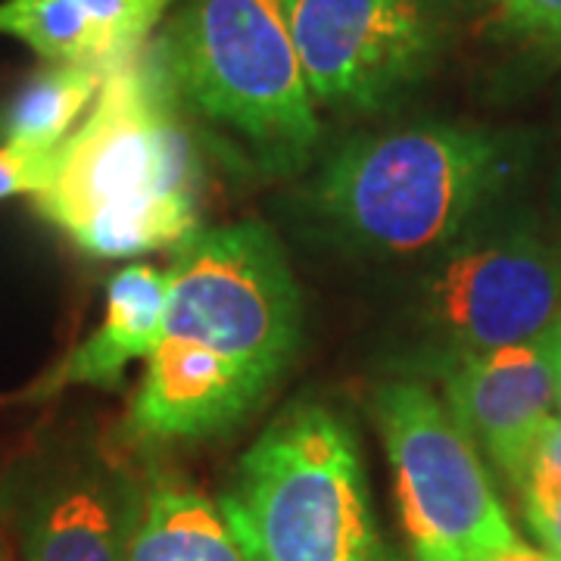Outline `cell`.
I'll use <instances>...</instances> for the list:
<instances>
[{"label":"cell","mask_w":561,"mask_h":561,"mask_svg":"<svg viewBox=\"0 0 561 561\" xmlns=\"http://www.w3.org/2000/svg\"><path fill=\"white\" fill-rule=\"evenodd\" d=\"M443 387L465 434L486 449L508 481L524 486L556 402L546 341L456 356Z\"/></svg>","instance_id":"9c48e42d"},{"label":"cell","mask_w":561,"mask_h":561,"mask_svg":"<svg viewBox=\"0 0 561 561\" xmlns=\"http://www.w3.org/2000/svg\"><path fill=\"white\" fill-rule=\"evenodd\" d=\"M0 35L22 41L44 62H81L110 72L84 0H3Z\"/></svg>","instance_id":"5bb4252c"},{"label":"cell","mask_w":561,"mask_h":561,"mask_svg":"<svg viewBox=\"0 0 561 561\" xmlns=\"http://www.w3.org/2000/svg\"><path fill=\"white\" fill-rule=\"evenodd\" d=\"M524 508L546 552L561 559V468L542 461L530 468L524 481Z\"/></svg>","instance_id":"e0dca14e"},{"label":"cell","mask_w":561,"mask_h":561,"mask_svg":"<svg viewBox=\"0 0 561 561\" xmlns=\"http://www.w3.org/2000/svg\"><path fill=\"white\" fill-rule=\"evenodd\" d=\"M169 297V272L147 262H131L106 284V312L79 346H72L41 378L25 400H50L66 387L116 390L131 362L150 359L162 334Z\"/></svg>","instance_id":"8fae6325"},{"label":"cell","mask_w":561,"mask_h":561,"mask_svg":"<svg viewBox=\"0 0 561 561\" xmlns=\"http://www.w3.org/2000/svg\"><path fill=\"white\" fill-rule=\"evenodd\" d=\"M502 175L500 138L459 125H412L346 140L306 197L343 247L419 256L461 238Z\"/></svg>","instance_id":"3957f363"},{"label":"cell","mask_w":561,"mask_h":561,"mask_svg":"<svg viewBox=\"0 0 561 561\" xmlns=\"http://www.w3.org/2000/svg\"><path fill=\"white\" fill-rule=\"evenodd\" d=\"M375 419L412 559L478 561L522 542L474 440L424 383L381 387Z\"/></svg>","instance_id":"8992f818"},{"label":"cell","mask_w":561,"mask_h":561,"mask_svg":"<svg viewBox=\"0 0 561 561\" xmlns=\"http://www.w3.org/2000/svg\"><path fill=\"white\" fill-rule=\"evenodd\" d=\"M62 147L57 150H28L16 144H0V201L44 194L60 172Z\"/></svg>","instance_id":"2e32d148"},{"label":"cell","mask_w":561,"mask_h":561,"mask_svg":"<svg viewBox=\"0 0 561 561\" xmlns=\"http://www.w3.org/2000/svg\"><path fill=\"white\" fill-rule=\"evenodd\" d=\"M478 561H559L552 552H546V549H530V546H524V542H515V546H505V549H496V552H490V556H483Z\"/></svg>","instance_id":"ffe728a7"},{"label":"cell","mask_w":561,"mask_h":561,"mask_svg":"<svg viewBox=\"0 0 561 561\" xmlns=\"http://www.w3.org/2000/svg\"><path fill=\"white\" fill-rule=\"evenodd\" d=\"M300 331V287L275 234L260 221L201 228L175 250L131 427L144 440L231 431L287 371Z\"/></svg>","instance_id":"6da1fadb"},{"label":"cell","mask_w":561,"mask_h":561,"mask_svg":"<svg viewBox=\"0 0 561 561\" xmlns=\"http://www.w3.org/2000/svg\"><path fill=\"white\" fill-rule=\"evenodd\" d=\"M106 72L81 62H44L3 113V144L28 150H57L72 135L76 122L94 106Z\"/></svg>","instance_id":"4fadbf2b"},{"label":"cell","mask_w":561,"mask_h":561,"mask_svg":"<svg viewBox=\"0 0 561 561\" xmlns=\"http://www.w3.org/2000/svg\"><path fill=\"white\" fill-rule=\"evenodd\" d=\"M421 321L453 359L542 341L561 321V262L522 228L449 247L421 287Z\"/></svg>","instance_id":"ba28073f"},{"label":"cell","mask_w":561,"mask_h":561,"mask_svg":"<svg viewBox=\"0 0 561 561\" xmlns=\"http://www.w3.org/2000/svg\"><path fill=\"white\" fill-rule=\"evenodd\" d=\"M559 561H561V559H559Z\"/></svg>","instance_id":"603a6c76"},{"label":"cell","mask_w":561,"mask_h":561,"mask_svg":"<svg viewBox=\"0 0 561 561\" xmlns=\"http://www.w3.org/2000/svg\"><path fill=\"white\" fill-rule=\"evenodd\" d=\"M125 561H247L231 527L213 502L162 486L131 524Z\"/></svg>","instance_id":"7c38bea8"},{"label":"cell","mask_w":561,"mask_h":561,"mask_svg":"<svg viewBox=\"0 0 561 561\" xmlns=\"http://www.w3.org/2000/svg\"><path fill=\"white\" fill-rule=\"evenodd\" d=\"M0 138H3V113H0Z\"/></svg>","instance_id":"7402d4cb"},{"label":"cell","mask_w":561,"mask_h":561,"mask_svg":"<svg viewBox=\"0 0 561 561\" xmlns=\"http://www.w3.org/2000/svg\"><path fill=\"white\" fill-rule=\"evenodd\" d=\"M16 530L25 561H125L131 537L119 486L81 461L47 465L25 483Z\"/></svg>","instance_id":"30bf717a"},{"label":"cell","mask_w":561,"mask_h":561,"mask_svg":"<svg viewBox=\"0 0 561 561\" xmlns=\"http://www.w3.org/2000/svg\"><path fill=\"white\" fill-rule=\"evenodd\" d=\"M179 106L153 35L106 72L94 106L62 144L57 179L35 197L41 216L98 260H131L191 241L201 231V169Z\"/></svg>","instance_id":"7a4b0ae2"},{"label":"cell","mask_w":561,"mask_h":561,"mask_svg":"<svg viewBox=\"0 0 561 561\" xmlns=\"http://www.w3.org/2000/svg\"><path fill=\"white\" fill-rule=\"evenodd\" d=\"M157 41L181 103L256 169L294 175L312 162L319 113L280 0H179Z\"/></svg>","instance_id":"277c9868"},{"label":"cell","mask_w":561,"mask_h":561,"mask_svg":"<svg viewBox=\"0 0 561 561\" xmlns=\"http://www.w3.org/2000/svg\"><path fill=\"white\" fill-rule=\"evenodd\" d=\"M537 461L561 468V419H549V424H546L542 440L540 446H537V459H534V465H537Z\"/></svg>","instance_id":"d6986e66"},{"label":"cell","mask_w":561,"mask_h":561,"mask_svg":"<svg viewBox=\"0 0 561 561\" xmlns=\"http://www.w3.org/2000/svg\"><path fill=\"white\" fill-rule=\"evenodd\" d=\"M505 28L561 44V0H490Z\"/></svg>","instance_id":"ac0fdd59"},{"label":"cell","mask_w":561,"mask_h":561,"mask_svg":"<svg viewBox=\"0 0 561 561\" xmlns=\"http://www.w3.org/2000/svg\"><path fill=\"white\" fill-rule=\"evenodd\" d=\"M546 341V350H549V359H552V375H556V402L561 409V321L542 337Z\"/></svg>","instance_id":"44dd1931"},{"label":"cell","mask_w":561,"mask_h":561,"mask_svg":"<svg viewBox=\"0 0 561 561\" xmlns=\"http://www.w3.org/2000/svg\"><path fill=\"white\" fill-rule=\"evenodd\" d=\"M312 101L375 113L415 88L440 54L421 0H280Z\"/></svg>","instance_id":"52a82bcc"},{"label":"cell","mask_w":561,"mask_h":561,"mask_svg":"<svg viewBox=\"0 0 561 561\" xmlns=\"http://www.w3.org/2000/svg\"><path fill=\"white\" fill-rule=\"evenodd\" d=\"M219 508L247 561H390L359 440L321 402H294L262 431Z\"/></svg>","instance_id":"5b68a950"},{"label":"cell","mask_w":561,"mask_h":561,"mask_svg":"<svg viewBox=\"0 0 561 561\" xmlns=\"http://www.w3.org/2000/svg\"><path fill=\"white\" fill-rule=\"evenodd\" d=\"M179 0H84L110 69L135 57L160 32Z\"/></svg>","instance_id":"9a60e30c"}]
</instances>
